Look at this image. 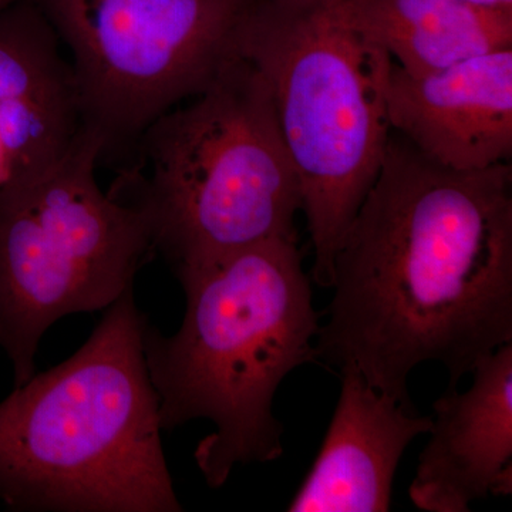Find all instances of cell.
<instances>
[{"label": "cell", "mask_w": 512, "mask_h": 512, "mask_svg": "<svg viewBox=\"0 0 512 512\" xmlns=\"http://www.w3.org/2000/svg\"><path fill=\"white\" fill-rule=\"evenodd\" d=\"M332 288L318 359L409 407L420 363H441L457 387L512 342L511 164L451 170L392 131L336 249Z\"/></svg>", "instance_id": "cell-1"}, {"label": "cell", "mask_w": 512, "mask_h": 512, "mask_svg": "<svg viewBox=\"0 0 512 512\" xmlns=\"http://www.w3.org/2000/svg\"><path fill=\"white\" fill-rule=\"evenodd\" d=\"M185 293L180 329L144 330L148 375L163 430L205 419L215 430L194 458L220 488L237 466L284 454L276 390L296 367L318 359L319 313L298 238H278L178 272Z\"/></svg>", "instance_id": "cell-2"}, {"label": "cell", "mask_w": 512, "mask_h": 512, "mask_svg": "<svg viewBox=\"0 0 512 512\" xmlns=\"http://www.w3.org/2000/svg\"><path fill=\"white\" fill-rule=\"evenodd\" d=\"M128 289L69 359L0 403V501L16 511L181 512Z\"/></svg>", "instance_id": "cell-3"}, {"label": "cell", "mask_w": 512, "mask_h": 512, "mask_svg": "<svg viewBox=\"0 0 512 512\" xmlns=\"http://www.w3.org/2000/svg\"><path fill=\"white\" fill-rule=\"evenodd\" d=\"M237 52L264 80L298 175L313 281L332 288L336 249L392 134L393 60L359 25L350 0H254Z\"/></svg>", "instance_id": "cell-4"}, {"label": "cell", "mask_w": 512, "mask_h": 512, "mask_svg": "<svg viewBox=\"0 0 512 512\" xmlns=\"http://www.w3.org/2000/svg\"><path fill=\"white\" fill-rule=\"evenodd\" d=\"M109 191L140 215L175 274L298 238L301 188L271 97L237 57L205 92L154 121Z\"/></svg>", "instance_id": "cell-5"}, {"label": "cell", "mask_w": 512, "mask_h": 512, "mask_svg": "<svg viewBox=\"0 0 512 512\" xmlns=\"http://www.w3.org/2000/svg\"><path fill=\"white\" fill-rule=\"evenodd\" d=\"M101 157L83 128L57 163L0 187V349L15 387L35 375L50 326L109 308L153 251L140 215L101 190Z\"/></svg>", "instance_id": "cell-6"}, {"label": "cell", "mask_w": 512, "mask_h": 512, "mask_svg": "<svg viewBox=\"0 0 512 512\" xmlns=\"http://www.w3.org/2000/svg\"><path fill=\"white\" fill-rule=\"evenodd\" d=\"M76 74L83 128L127 154L163 114L208 89L238 57L254 0H32Z\"/></svg>", "instance_id": "cell-7"}, {"label": "cell", "mask_w": 512, "mask_h": 512, "mask_svg": "<svg viewBox=\"0 0 512 512\" xmlns=\"http://www.w3.org/2000/svg\"><path fill=\"white\" fill-rule=\"evenodd\" d=\"M387 116L394 133L441 167L478 171L510 163L512 49L426 74L393 63Z\"/></svg>", "instance_id": "cell-8"}, {"label": "cell", "mask_w": 512, "mask_h": 512, "mask_svg": "<svg viewBox=\"0 0 512 512\" xmlns=\"http://www.w3.org/2000/svg\"><path fill=\"white\" fill-rule=\"evenodd\" d=\"M464 393L447 387L433 404L410 500L427 512H468L512 493V342L483 357Z\"/></svg>", "instance_id": "cell-9"}, {"label": "cell", "mask_w": 512, "mask_h": 512, "mask_svg": "<svg viewBox=\"0 0 512 512\" xmlns=\"http://www.w3.org/2000/svg\"><path fill=\"white\" fill-rule=\"evenodd\" d=\"M83 131L76 74L62 40L32 0L0 10V136L10 175L57 163Z\"/></svg>", "instance_id": "cell-10"}, {"label": "cell", "mask_w": 512, "mask_h": 512, "mask_svg": "<svg viewBox=\"0 0 512 512\" xmlns=\"http://www.w3.org/2000/svg\"><path fill=\"white\" fill-rule=\"evenodd\" d=\"M335 413L291 512H384L404 451L433 419L373 389L348 367Z\"/></svg>", "instance_id": "cell-11"}, {"label": "cell", "mask_w": 512, "mask_h": 512, "mask_svg": "<svg viewBox=\"0 0 512 512\" xmlns=\"http://www.w3.org/2000/svg\"><path fill=\"white\" fill-rule=\"evenodd\" d=\"M350 6L367 35L410 74L512 49V9L464 0H350Z\"/></svg>", "instance_id": "cell-12"}, {"label": "cell", "mask_w": 512, "mask_h": 512, "mask_svg": "<svg viewBox=\"0 0 512 512\" xmlns=\"http://www.w3.org/2000/svg\"><path fill=\"white\" fill-rule=\"evenodd\" d=\"M10 168L8 154L3 146L2 136H0V187L9 180Z\"/></svg>", "instance_id": "cell-13"}, {"label": "cell", "mask_w": 512, "mask_h": 512, "mask_svg": "<svg viewBox=\"0 0 512 512\" xmlns=\"http://www.w3.org/2000/svg\"><path fill=\"white\" fill-rule=\"evenodd\" d=\"M474 5L488 6V8L512 9V0H464Z\"/></svg>", "instance_id": "cell-14"}, {"label": "cell", "mask_w": 512, "mask_h": 512, "mask_svg": "<svg viewBox=\"0 0 512 512\" xmlns=\"http://www.w3.org/2000/svg\"><path fill=\"white\" fill-rule=\"evenodd\" d=\"M16 2V0H0V10L5 9L10 3Z\"/></svg>", "instance_id": "cell-15"}]
</instances>
